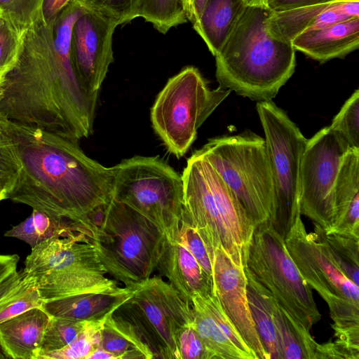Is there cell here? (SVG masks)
<instances>
[{
    "label": "cell",
    "instance_id": "obj_1",
    "mask_svg": "<svg viewBox=\"0 0 359 359\" xmlns=\"http://www.w3.org/2000/svg\"><path fill=\"white\" fill-rule=\"evenodd\" d=\"M86 11L72 0L54 21L42 20L28 29L2 82L1 116L76 142L93 133L98 95L83 88L71 54L74 25Z\"/></svg>",
    "mask_w": 359,
    "mask_h": 359
},
{
    "label": "cell",
    "instance_id": "obj_2",
    "mask_svg": "<svg viewBox=\"0 0 359 359\" xmlns=\"http://www.w3.org/2000/svg\"><path fill=\"white\" fill-rule=\"evenodd\" d=\"M0 128L20 164L7 199L30 206L91 239L95 213L111 199L113 171L76 142L0 116Z\"/></svg>",
    "mask_w": 359,
    "mask_h": 359
},
{
    "label": "cell",
    "instance_id": "obj_3",
    "mask_svg": "<svg viewBox=\"0 0 359 359\" xmlns=\"http://www.w3.org/2000/svg\"><path fill=\"white\" fill-rule=\"evenodd\" d=\"M269 9L238 1L233 20L215 55L219 87L258 102L271 101L293 74L295 50L265 29Z\"/></svg>",
    "mask_w": 359,
    "mask_h": 359
},
{
    "label": "cell",
    "instance_id": "obj_4",
    "mask_svg": "<svg viewBox=\"0 0 359 359\" xmlns=\"http://www.w3.org/2000/svg\"><path fill=\"white\" fill-rule=\"evenodd\" d=\"M93 221L91 241L107 273L135 289L156 271L164 236L146 217L111 198Z\"/></svg>",
    "mask_w": 359,
    "mask_h": 359
},
{
    "label": "cell",
    "instance_id": "obj_5",
    "mask_svg": "<svg viewBox=\"0 0 359 359\" xmlns=\"http://www.w3.org/2000/svg\"><path fill=\"white\" fill-rule=\"evenodd\" d=\"M24 275L30 279L43 302L89 292L121 293L105 276L91 238L85 234L53 237L32 248L25 262Z\"/></svg>",
    "mask_w": 359,
    "mask_h": 359
},
{
    "label": "cell",
    "instance_id": "obj_6",
    "mask_svg": "<svg viewBox=\"0 0 359 359\" xmlns=\"http://www.w3.org/2000/svg\"><path fill=\"white\" fill-rule=\"evenodd\" d=\"M198 151L236 197L255 226L271 217L275 189L264 137L248 130L210 139Z\"/></svg>",
    "mask_w": 359,
    "mask_h": 359
},
{
    "label": "cell",
    "instance_id": "obj_7",
    "mask_svg": "<svg viewBox=\"0 0 359 359\" xmlns=\"http://www.w3.org/2000/svg\"><path fill=\"white\" fill-rule=\"evenodd\" d=\"M111 168V198L140 213L166 238H176L183 212L182 176L158 156H135Z\"/></svg>",
    "mask_w": 359,
    "mask_h": 359
},
{
    "label": "cell",
    "instance_id": "obj_8",
    "mask_svg": "<svg viewBox=\"0 0 359 359\" xmlns=\"http://www.w3.org/2000/svg\"><path fill=\"white\" fill-rule=\"evenodd\" d=\"M231 92L210 90L198 69L184 67L168 79L151 109L155 133L171 154L183 156L198 129Z\"/></svg>",
    "mask_w": 359,
    "mask_h": 359
},
{
    "label": "cell",
    "instance_id": "obj_9",
    "mask_svg": "<svg viewBox=\"0 0 359 359\" xmlns=\"http://www.w3.org/2000/svg\"><path fill=\"white\" fill-rule=\"evenodd\" d=\"M315 224L307 233L299 217L284 239L286 248L301 276L327 303L332 329L359 327V287L342 272L324 237Z\"/></svg>",
    "mask_w": 359,
    "mask_h": 359
},
{
    "label": "cell",
    "instance_id": "obj_10",
    "mask_svg": "<svg viewBox=\"0 0 359 359\" xmlns=\"http://www.w3.org/2000/svg\"><path fill=\"white\" fill-rule=\"evenodd\" d=\"M264 132L275 189L269 222L283 238L301 217L300 163L308 139L286 113L271 101L257 104Z\"/></svg>",
    "mask_w": 359,
    "mask_h": 359
},
{
    "label": "cell",
    "instance_id": "obj_11",
    "mask_svg": "<svg viewBox=\"0 0 359 359\" xmlns=\"http://www.w3.org/2000/svg\"><path fill=\"white\" fill-rule=\"evenodd\" d=\"M243 268L307 330L320 320L312 289L269 221L255 227Z\"/></svg>",
    "mask_w": 359,
    "mask_h": 359
},
{
    "label": "cell",
    "instance_id": "obj_12",
    "mask_svg": "<svg viewBox=\"0 0 359 359\" xmlns=\"http://www.w3.org/2000/svg\"><path fill=\"white\" fill-rule=\"evenodd\" d=\"M122 306L155 358L180 359L181 332L194 323L191 303L161 276H151Z\"/></svg>",
    "mask_w": 359,
    "mask_h": 359
},
{
    "label": "cell",
    "instance_id": "obj_13",
    "mask_svg": "<svg viewBox=\"0 0 359 359\" xmlns=\"http://www.w3.org/2000/svg\"><path fill=\"white\" fill-rule=\"evenodd\" d=\"M351 148L330 126L308 140L300 163V213L330 231L334 219L333 190L342 160Z\"/></svg>",
    "mask_w": 359,
    "mask_h": 359
},
{
    "label": "cell",
    "instance_id": "obj_14",
    "mask_svg": "<svg viewBox=\"0 0 359 359\" xmlns=\"http://www.w3.org/2000/svg\"><path fill=\"white\" fill-rule=\"evenodd\" d=\"M210 163L196 150L187 160L182 178L184 203L182 219L198 231L211 260L213 251L221 247L238 266L245 261L226 229L212 193L209 177Z\"/></svg>",
    "mask_w": 359,
    "mask_h": 359
},
{
    "label": "cell",
    "instance_id": "obj_15",
    "mask_svg": "<svg viewBox=\"0 0 359 359\" xmlns=\"http://www.w3.org/2000/svg\"><path fill=\"white\" fill-rule=\"evenodd\" d=\"M118 25L86 10L76 20L72 33L71 54L76 76L90 94L98 95L114 62L113 35Z\"/></svg>",
    "mask_w": 359,
    "mask_h": 359
},
{
    "label": "cell",
    "instance_id": "obj_16",
    "mask_svg": "<svg viewBox=\"0 0 359 359\" xmlns=\"http://www.w3.org/2000/svg\"><path fill=\"white\" fill-rule=\"evenodd\" d=\"M213 290L220 305L257 359H269L250 310L243 267L236 264L221 248L211 259Z\"/></svg>",
    "mask_w": 359,
    "mask_h": 359
},
{
    "label": "cell",
    "instance_id": "obj_17",
    "mask_svg": "<svg viewBox=\"0 0 359 359\" xmlns=\"http://www.w3.org/2000/svg\"><path fill=\"white\" fill-rule=\"evenodd\" d=\"M156 270L191 303L194 294L214 293L213 282L178 236L172 240L163 237Z\"/></svg>",
    "mask_w": 359,
    "mask_h": 359
},
{
    "label": "cell",
    "instance_id": "obj_18",
    "mask_svg": "<svg viewBox=\"0 0 359 359\" xmlns=\"http://www.w3.org/2000/svg\"><path fill=\"white\" fill-rule=\"evenodd\" d=\"M291 44L295 50L320 62L342 58L358 48L359 18L306 29L297 35Z\"/></svg>",
    "mask_w": 359,
    "mask_h": 359
},
{
    "label": "cell",
    "instance_id": "obj_19",
    "mask_svg": "<svg viewBox=\"0 0 359 359\" xmlns=\"http://www.w3.org/2000/svg\"><path fill=\"white\" fill-rule=\"evenodd\" d=\"M334 219L328 231L359 238V149H350L341 163L333 190ZM327 231V232H328Z\"/></svg>",
    "mask_w": 359,
    "mask_h": 359
},
{
    "label": "cell",
    "instance_id": "obj_20",
    "mask_svg": "<svg viewBox=\"0 0 359 359\" xmlns=\"http://www.w3.org/2000/svg\"><path fill=\"white\" fill-rule=\"evenodd\" d=\"M49 318L36 307L0 323V346L7 358L37 359Z\"/></svg>",
    "mask_w": 359,
    "mask_h": 359
},
{
    "label": "cell",
    "instance_id": "obj_21",
    "mask_svg": "<svg viewBox=\"0 0 359 359\" xmlns=\"http://www.w3.org/2000/svg\"><path fill=\"white\" fill-rule=\"evenodd\" d=\"M136 288L121 293L89 292L43 302L49 316L90 320L116 311L133 295Z\"/></svg>",
    "mask_w": 359,
    "mask_h": 359
},
{
    "label": "cell",
    "instance_id": "obj_22",
    "mask_svg": "<svg viewBox=\"0 0 359 359\" xmlns=\"http://www.w3.org/2000/svg\"><path fill=\"white\" fill-rule=\"evenodd\" d=\"M99 347L113 353L118 359L156 358L136 326L126 316L109 314L101 331Z\"/></svg>",
    "mask_w": 359,
    "mask_h": 359
},
{
    "label": "cell",
    "instance_id": "obj_23",
    "mask_svg": "<svg viewBox=\"0 0 359 359\" xmlns=\"http://www.w3.org/2000/svg\"><path fill=\"white\" fill-rule=\"evenodd\" d=\"M273 319L281 359H315L318 344L273 297Z\"/></svg>",
    "mask_w": 359,
    "mask_h": 359
},
{
    "label": "cell",
    "instance_id": "obj_24",
    "mask_svg": "<svg viewBox=\"0 0 359 359\" xmlns=\"http://www.w3.org/2000/svg\"><path fill=\"white\" fill-rule=\"evenodd\" d=\"M248 304L255 327L269 359H281L273 319V296L245 269Z\"/></svg>",
    "mask_w": 359,
    "mask_h": 359
},
{
    "label": "cell",
    "instance_id": "obj_25",
    "mask_svg": "<svg viewBox=\"0 0 359 359\" xmlns=\"http://www.w3.org/2000/svg\"><path fill=\"white\" fill-rule=\"evenodd\" d=\"M238 0H208L194 29L215 55L233 20Z\"/></svg>",
    "mask_w": 359,
    "mask_h": 359
},
{
    "label": "cell",
    "instance_id": "obj_26",
    "mask_svg": "<svg viewBox=\"0 0 359 359\" xmlns=\"http://www.w3.org/2000/svg\"><path fill=\"white\" fill-rule=\"evenodd\" d=\"M194 326L211 359H248L221 330L197 297H191Z\"/></svg>",
    "mask_w": 359,
    "mask_h": 359
},
{
    "label": "cell",
    "instance_id": "obj_27",
    "mask_svg": "<svg viewBox=\"0 0 359 359\" xmlns=\"http://www.w3.org/2000/svg\"><path fill=\"white\" fill-rule=\"evenodd\" d=\"M138 17L164 34L187 21L180 0H140L132 18Z\"/></svg>",
    "mask_w": 359,
    "mask_h": 359
},
{
    "label": "cell",
    "instance_id": "obj_28",
    "mask_svg": "<svg viewBox=\"0 0 359 359\" xmlns=\"http://www.w3.org/2000/svg\"><path fill=\"white\" fill-rule=\"evenodd\" d=\"M111 313L86 320L83 329L70 344L60 350L40 353L37 359H86L99 347L101 331L107 316Z\"/></svg>",
    "mask_w": 359,
    "mask_h": 359
},
{
    "label": "cell",
    "instance_id": "obj_29",
    "mask_svg": "<svg viewBox=\"0 0 359 359\" xmlns=\"http://www.w3.org/2000/svg\"><path fill=\"white\" fill-rule=\"evenodd\" d=\"M324 237L342 272L359 286V238L325 231Z\"/></svg>",
    "mask_w": 359,
    "mask_h": 359
},
{
    "label": "cell",
    "instance_id": "obj_30",
    "mask_svg": "<svg viewBox=\"0 0 359 359\" xmlns=\"http://www.w3.org/2000/svg\"><path fill=\"white\" fill-rule=\"evenodd\" d=\"M44 0H0V20L16 28L28 30L43 20Z\"/></svg>",
    "mask_w": 359,
    "mask_h": 359
},
{
    "label": "cell",
    "instance_id": "obj_31",
    "mask_svg": "<svg viewBox=\"0 0 359 359\" xmlns=\"http://www.w3.org/2000/svg\"><path fill=\"white\" fill-rule=\"evenodd\" d=\"M86 322V320L50 316L39 355L60 350L67 346L83 329Z\"/></svg>",
    "mask_w": 359,
    "mask_h": 359
},
{
    "label": "cell",
    "instance_id": "obj_32",
    "mask_svg": "<svg viewBox=\"0 0 359 359\" xmlns=\"http://www.w3.org/2000/svg\"><path fill=\"white\" fill-rule=\"evenodd\" d=\"M330 128L351 149H359V90H355L334 117Z\"/></svg>",
    "mask_w": 359,
    "mask_h": 359
},
{
    "label": "cell",
    "instance_id": "obj_33",
    "mask_svg": "<svg viewBox=\"0 0 359 359\" xmlns=\"http://www.w3.org/2000/svg\"><path fill=\"white\" fill-rule=\"evenodd\" d=\"M28 30L11 26L1 20L0 22V80L15 65L22 50Z\"/></svg>",
    "mask_w": 359,
    "mask_h": 359
},
{
    "label": "cell",
    "instance_id": "obj_34",
    "mask_svg": "<svg viewBox=\"0 0 359 359\" xmlns=\"http://www.w3.org/2000/svg\"><path fill=\"white\" fill-rule=\"evenodd\" d=\"M194 294L197 297L207 313L233 344L248 359H257L256 355L245 344L231 321L224 313L216 294L215 293L205 294L196 293Z\"/></svg>",
    "mask_w": 359,
    "mask_h": 359
},
{
    "label": "cell",
    "instance_id": "obj_35",
    "mask_svg": "<svg viewBox=\"0 0 359 359\" xmlns=\"http://www.w3.org/2000/svg\"><path fill=\"white\" fill-rule=\"evenodd\" d=\"M86 10L100 13L118 25L133 20V13L140 0H75Z\"/></svg>",
    "mask_w": 359,
    "mask_h": 359
},
{
    "label": "cell",
    "instance_id": "obj_36",
    "mask_svg": "<svg viewBox=\"0 0 359 359\" xmlns=\"http://www.w3.org/2000/svg\"><path fill=\"white\" fill-rule=\"evenodd\" d=\"M178 238L195 258L204 273L213 282L212 263L205 245L196 229L183 219H181Z\"/></svg>",
    "mask_w": 359,
    "mask_h": 359
},
{
    "label": "cell",
    "instance_id": "obj_37",
    "mask_svg": "<svg viewBox=\"0 0 359 359\" xmlns=\"http://www.w3.org/2000/svg\"><path fill=\"white\" fill-rule=\"evenodd\" d=\"M20 170V164L0 128V186L5 189L7 195L15 184Z\"/></svg>",
    "mask_w": 359,
    "mask_h": 359
},
{
    "label": "cell",
    "instance_id": "obj_38",
    "mask_svg": "<svg viewBox=\"0 0 359 359\" xmlns=\"http://www.w3.org/2000/svg\"><path fill=\"white\" fill-rule=\"evenodd\" d=\"M180 359H211L195 328L194 323L180 333L178 342Z\"/></svg>",
    "mask_w": 359,
    "mask_h": 359
},
{
    "label": "cell",
    "instance_id": "obj_39",
    "mask_svg": "<svg viewBox=\"0 0 359 359\" xmlns=\"http://www.w3.org/2000/svg\"><path fill=\"white\" fill-rule=\"evenodd\" d=\"M42 303L37 290L32 285L24 294L0 309V323L32 309L41 307Z\"/></svg>",
    "mask_w": 359,
    "mask_h": 359
},
{
    "label": "cell",
    "instance_id": "obj_40",
    "mask_svg": "<svg viewBox=\"0 0 359 359\" xmlns=\"http://www.w3.org/2000/svg\"><path fill=\"white\" fill-rule=\"evenodd\" d=\"M32 285L22 271H14L0 282V309L24 294Z\"/></svg>",
    "mask_w": 359,
    "mask_h": 359
},
{
    "label": "cell",
    "instance_id": "obj_41",
    "mask_svg": "<svg viewBox=\"0 0 359 359\" xmlns=\"http://www.w3.org/2000/svg\"><path fill=\"white\" fill-rule=\"evenodd\" d=\"M358 359L359 349L352 348L347 344L336 340L318 344L315 359Z\"/></svg>",
    "mask_w": 359,
    "mask_h": 359
},
{
    "label": "cell",
    "instance_id": "obj_42",
    "mask_svg": "<svg viewBox=\"0 0 359 359\" xmlns=\"http://www.w3.org/2000/svg\"><path fill=\"white\" fill-rule=\"evenodd\" d=\"M330 1L332 0H268L267 8L271 11H281Z\"/></svg>",
    "mask_w": 359,
    "mask_h": 359
},
{
    "label": "cell",
    "instance_id": "obj_43",
    "mask_svg": "<svg viewBox=\"0 0 359 359\" xmlns=\"http://www.w3.org/2000/svg\"><path fill=\"white\" fill-rule=\"evenodd\" d=\"M187 20L195 25L199 20L208 0H180Z\"/></svg>",
    "mask_w": 359,
    "mask_h": 359
},
{
    "label": "cell",
    "instance_id": "obj_44",
    "mask_svg": "<svg viewBox=\"0 0 359 359\" xmlns=\"http://www.w3.org/2000/svg\"><path fill=\"white\" fill-rule=\"evenodd\" d=\"M72 0H44L43 4V18L46 23L54 21L59 13Z\"/></svg>",
    "mask_w": 359,
    "mask_h": 359
},
{
    "label": "cell",
    "instance_id": "obj_45",
    "mask_svg": "<svg viewBox=\"0 0 359 359\" xmlns=\"http://www.w3.org/2000/svg\"><path fill=\"white\" fill-rule=\"evenodd\" d=\"M18 261L17 255H0V282L17 270Z\"/></svg>",
    "mask_w": 359,
    "mask_h": 359
},
{
    "label": "cell",
    "instance_id": "obj_46",
    "mask_svg": "<svg viewBox=\"0 0 359 359\" xmlns=\"http://www.w3.org/2000/svg\"><path fill=\"white\" fill-rule=\"evenodd\" d=\"M86 359H118L113 353L107 351L100 347L93 350Z\"/></svg>",
    "mask_w": 359,
    "mask_h": 359
},
{
    "label": "cell",
    "instance_id": "obj_47",
    "mask_svg": "<svg viewBox=\"0 0 359 359\" xmlns=\"http://www.w3.org/2000/svg\"><path fill=\"white\" fill-rule=\"evenodd\" d=\"M245 6H261L267 8L268 0H240Z\"/></svg>",
    "mask_w": 359,
    "mask_h": 359
},
{
    "label": "cell",
    "instance_id": "obj_48",
    "mask_svg": "<svg viewBox=\"0 0 359 359\" xmlns=\"http://www.w3.org/2000/svg\"><path fill=\"white\" fill-rule=\"evenodd\" d=\"M6 191L5 189L0 186V202L3 200L6 199Z\"/></svg>",
    "mask_w": 359,
    "mask_h": 359
},
{
    "label": "cell",
    "instance_id": "obj_49",
    "mask_svg": "<svg viewBox=\"0 0 359 359\" xmlns=\"http://www.w3.org/2000/svg\"><path fill=\"white\" fill-rule=\"evenodd\" d=\"M8 358L0 346V359Z\"/></svg>",
    "mask_w": 359,
    "mask_h": 359
},
{
    "label": "cell",
    "instance_id": "obj_50",
    "mask_svg": "<svg viewBox=\"0 0 359 359\" xmlns=\"http://www.w3.org/2000/svg\"><path fill=\"white\" fill-rule=\"evenodd\" d=\"M4 80H0V98L2 95V87H1V85H2V82H3Z\"/></svg>",
    "mask_w": 359,
    "mask_h": 359
}]
</instances>
